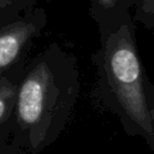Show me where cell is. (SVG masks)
Instances as JSON below:
<instances>
[{
    "instance_id": "6da1fadb",
    "label": "cell",
    "mask_w": 154,
    "mask_h": 154,
    "mask_svg": "<svg viewBox=\"0 0 154 154\" xmlns=\"http://www.w3.org/2000/svg\"><path fill=\"white\" fill-rule=\"evenodd\" d=\"M43 107V88L41 82L35 78L28 79L19 94V114L25 123L36 122Z\"/></svg>"
},
{
    "instance_id": "277c9868",
    "label": "cell",
    "mask_w": 154,
    "mask_h": 154,
    "mask_svg": "<svg viewBox=\"0 0 154 154\" xmlns=\"http://www.w3.org/2000/svg\"><path fill=\"white\" fill-rule=\"evenodd\" d=\"M4 112H5V103L2 102V100H0V118L4 114Z\"/></svg>"
},
{
    "instance_id": "3957f363",
    "label": "cell",
    "mask_w": 154,
    "mask_h": 154,
    "mask_svg": "<svg viewBox=\"0 0 154 154\" xmlns=\"http://www.w3.org/2000/svg\"><path fill=\"white\" fill-rule=\"evenodd\" d=\"M19 43L14 35L0 36V67L10 64L18 53Z\"/></svg>"
},
{
    "instance_id": "7a4b0ae2",
    "label": "cell",
    "mask_w": 154,
    "mask_h": 154,
    "mask_svg": "<svg viewBox=\"0 0 154 154\" xmlns=\"http://www.w3.org/2000/svg\"><path fill=\"white\" fill-rule=\"evenodd\" d=\"M111 67L117 81L132 84L140 77V64L135 53L129 48H119L112 55Z\"/></svg>"
}]
</instances>
